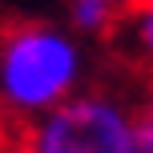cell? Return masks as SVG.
Segmentation results:
<instances>
[{
  "label": "cell",
  "mask_w": 153,
  "mask_h": 153,
  "mask_svg": "<svg viewBox=\"0 0 153 153\" xmlns=\"http://www.w3.org/2000/svg\"><path fill=\"white\" fill-rule=\"evenodd\" d=\"M85 81V45L56 24L24 20L0 32V105L20 121L56 109Z\"/></svg>",
  "instance_id": "cell-1"
},
{
  "label": "cell",
  "mask_w": 153,
  "mask_h": 153,
  "mask_svg": "<svg viewBox=\"0 0 153 153\" xmlns=\"http://www.w3.org/2000/svg\"><path fill=\"white\" fill-rule=\"evenodd\" d=\"M24 145L32 153H137V109L113 93H81L32 117Z\"/></svg>",
  "instance_id": "cell-2"
},
{
  "label": "cell",
  "mask_w": 153,
  "mask_h": 153,
  "mask_svg": "<svg viewBox=\"0 0 153 153\" xmlns=\"http://www.w3.org/2000/svg\"><path fill=\"white\" fill-rule=\"evenodd\" d=\"M121 32H125V45H129V56L153 76V0H133L125 8Z\"/></svg>",
  "instance_id": "cell-3"
},
{
  "label": "cell",
  "mask_w": 153,
  "mask_h": 153,
  "mask_svg": "<svg viewBox=\"0 0 153 153\" xmlns=\"http://www.w3.org/2000/svg\"><path fill=\"white\" fill-rule=\"evenodd\" d=\"M125 0H73L69 4V28L76 36H105L121 24Z\"/></svg>",
  "instance_id": "cell-4"
},
{
  "label": "cell",
  "mask_w": 153,
  "mask_h": 153,
  "mask_svg": "<svg viewBox=\"0 0 153 153\" xmlns=\"http://www.w3.org/2000/svg\"><path fill=\"white\" fill-rule=\"evenodd\" d=\"M137 153H153V89L137 109Z\"/></svg>",
  "instance_id": "cell-5"
}]
</instances>
